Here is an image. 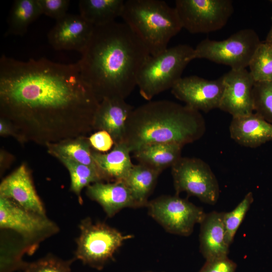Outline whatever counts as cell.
I'll list each match as a JSON object with an SVG mask.
<instances>
[{
    "label": "cell",
    "instance_id": "27",
    "mask_svg": "<svg viewBox=\"0 0 272 272\" xmlns=\"http://www.w3.org/2000/svg\"><path fill=\"white\" fill-rule=\"evenodd\" d=\"M248 66L254 82L272 81V44L261 41Z\"/></svg>",
    "mask_w": 272,
    "mask_h": 272
},
{
    "label": "cell",
    "instance_id": "31",
    "mask_svg": "<svg viewBox=\"0 0 272 272\" xmlns=\"http://www.w3.org/2000/svg\"><path fill=\"white\" fill-rule=\"evenodd\" d=\"M42 15L56 20L67 14L70 1L69 0H37Z\"/></svg>",
    "mask_w": 272,
    "mask_h": 272
},
{
    "label": "cell",
    "instance_id": "25",
    "mask_svg": "<svg viewBox=\"0 0 272 272\" xmlns=\"http://www.w3.org/2000/svg\"><path fill=\"white\" fill-rule=\"evenodd\" d=\"M57 157L67 169L71 177V190L78 196L80 203H82V190L93 183L102 182L103 180L100 173L96 169L69 158L62 156Z\"/></svg>",
    "mask_w": 272,
    "mask_h": 272
},
{
    "label": "cell",
    "instance_id": "35",
    "mask_svg": "<svg viewBox=\"0 0 272 272\" xmlns=\"http://www.w3.org/2000/svg\"><path fill=\"white\" fill-rule=\"evenodd\" d=\"M265 41L272 44V17H271V26L267 33V36Z\"/></svg>",
    "mask_w": 272,
    "mask_h": 272
},
{
    "label": "cell",
    "instance_id": "12",
    "mask_svg": "<svg viewBox=\"0 0 272 272\" xmlns=\"http://www.w3.org/2000/svg\"><path fill=\"white\" fill-rule=\"evenodd\" d=\"M223 76L209 80L197 76L180 78L172 87L171 93L185 105L208 112L219 108L224 91Z\"/></svg>",
    "mask_w": 272,
    "mask_h": 272
},
{
    "label": "cell",
    "instance_id": "36",
    "mask_svg": "<svg viewBox=\"0 0 272 272\" xmlns=\"http://www.w3.org/2000/svg\"><path fill=\"white\" fill-rule=\"evenodd\" d=\"M269 2L272 4V0H270Z\"/></svg>",
    "mask_w": 272,
    "mask_h": 272
},
{
    "label": "cell",
    "instance_id": "17",
    "mask_svg": "<svg viewBox=\"0 0 272 272\" xmlns=\"http://www.w3.org/2000/svg\"><path fill=\"white\" fill-rule=\"evenodd\" d=\"M86 193L102 207L109 218L122 209L140 208L123 181L93 183L87 187Z\"/></svg>",
    "mask_w": 272,
    "mask_h": 272
},
{
    "label": "cell",
    "instance_id": "23",
    "mask_svg": "<svg viewBox=\"0 0 272 272\" xmlns=\"http://www.w3.org/2000/svg\"><path fill=\"white\" fill-rule=\"evenodd\" d=\"M161 172L147 165H134L123 181L140 207L147 206L148 198Z\"/></svg>",
    "mask_w": 272,
    "mask_h": 272
},
{
    "label": "cell",
    "instance_id": "19",
    "mask_svg": "<svg viewBox=\"0 0 272 272\" xmlns=\"http://www.w3.org/2000/svg\"><path fill=\"white\" fill-rule=\"evenodd\" d=\"M224 214H206L200 224L199 249L206 260L228 256L230 246L226 238Z\"/></svg>",
    "mask_w": 272,
    "mask_h": 272
},
{
    "label": "cell",
    "instance_id": "37",
    "mask_svg": "<svg viewBox=\"0 0 272 272\" xmlns=\"http://www.w3.org/2000/svg\"><path fill=\"white\" fill-rule=\"evenodd\" d=\"M145 272H153V271H145Z\"/></svg>",
    "mask_w": 272,
    "mask_h": 272
},
{
    "label": "cell",
    "instance_id": "22",
    "mask_svg": "<svg viewBox=\"0 0 272 272\" xmlns=\"http://www.w3.org/2000/svg\"><path fill=\"white\" fill-rule=\"evenodd\" d=\"M124 2L123 0H81L80 15L94 26L106 25L121 16Z\"/></svg>",
    "mask_w": 272,
    "mask_h": 272
},
{
    "label": "cell",
    "instance_id": "30",
    "mask_svg": "<svg viewBox=\"0 0 272 272\" xmlns=\"http://www.w3.org/2000/svg\"><path fill=\"white\" fill-rule=\"evenodd\" d=\"M76 259L63 260L52 254L31 262H25L19 272H72L71 265Z\"/></svg>",
    "mask_w": 272,
    "mask_h": 272
},
{
    "label": "cell",
    "instance_id": "13",
    "mask_svg": "<svg viewBox=\"0 0 272 272\" xmlns=\"http://www.w3.org/2000/svg\"><path fill=\"white\" fill-rule=\"evenodd\" d=\"M223 76L224 91L219 108L232 117L253 113L254 81L246 69L231 70Z\"/></svg>",
    "mask_w": 272,
    "mask_h": 272
},
{
    "label": "cell",
    "instance_id": "24",
    "mask_svg": "<svg viewBox=\"0 0 272 272\" xmlns=\"http://www.w3.org/2000/svg\"><path fill=\"white\" fill-rule=\"evenodd\" d=\"M42 15L37 0H16L8 18L6 36H22L29 25Z\"/></svg>",
    "mask_w": 272,
    "mask_h": 272
},
{
    "label": "cell",
    "instance_id": "6",
    "mask_svg": "<svg viewBox=\"0 0 272 272\" xmlns=\"http://www.w3.org/2000/svg\"><path fill=\"white\" fill-rule=\"evenodd\" d=\"M79 227L80 234L74 258L98 270L113 258L124 241L132 238L103 223H94L89 217L81 221Z\"/></svg>",
    "mask_w": 272,
    "mask_h": 272
},
{
    "label": "cell",
    "instance_id": "11",
    "mask_svg": "<svg viewBox=\"0 0 272 272\" xmlns=\"http://www.w3.org/2000/svg\"><path fill=\"white\" fill-rule=\"evenodd\" d=\"M147 207L149 215L165 230L184 236L191 234L206 215L202 208L176 194L159 196Z\"/></svg>",
    "mask_w": 272,
    "mask_h": 272
},
{
    "label": "cell",
    "instance_id": "10",
    "mask_svg": "<svg viewBox=\"0 0 272 272\" xmlns=\"http://www.w3.org/2000/svg\"><path fill=\"white\" fill-rule=\"evenodd\" d=\"M175 4L182 28L191 34L222 29L234 12L231 0H176Z\"/></svg>",
    "mask_w": 272,
    "mask_h": 272
},
{
    "label": "cell",
    "instance_id": "1",
    "mask_svg": "<svg viewBox=\"0 0 272 272\" xmlns=\"http://www.w3.org/2000/svg\"><path fill=\"white\" fill-rule=\"evenodd\" d=\"M0 100L3 112L10 116H79L90 123L99 104L77 63L45 58L24 61L4 54L0 58Z\"/></svg>",
    "mask_w": 272,
    "mask_h": 272
},
{
    "label": "cell",
    "instance_id": "16",
    "mask_svg": "<svg viewBox=\"0 0 272 272\" xmlns=\"http://www.w3.org/2000/svg\"><path fill=\"white\" fill-rule=\"evenodd\" d=\"M134 107L125 99L107 98L99 102L95 113L93 126L108 132L114 144L123 141L127 121Z\"/></svg>",
    "mask_w": 272,
    "mask_h": 272
},
{
    "label": "cell",
    "instance_id": "26",
    "mask_svg": "<svg viewBox=\"0 0 272 272\" xmlns=\"http://www.w3.org/2000/svg\"><path fill=\"white\" fill-rule=\"evenodd\" d=\"M89 140L79 139L53 145L50 151L56 157H64L98 170L92 158Z\"/></svg>",
    "mask_w": 272,
    "mask_h": 272
},
{
    "label": "cell",
    "instance_id": "2",
    "mask_svg": "<svg viewBox=\"0 0 272 272\" xmlns=\"http://www.w3.org/2000/svg\"><path fill=\"white\" fill-rule=\"evenodd\" d=\"M77 63L81 75L101 102L125 99L137 86L142 65L150 55L140 38L124 22L94 26Z\"/></svg>",
    "mask_w": 272,
    "mask_h": 272
},
{
    "label": "cell",
    "instance_id": "4",
    "mask_svg": "<svg viewBox=\"0 0 272 272\" xmlns=\"http://www.w3.org/2000/svg\"><path fill=\"white\" fill-rule=\"evenodd\" d=\"M121 17L151 55L166 50L170 39L182 29L175 8L161 0L126 1Z\"/></svg>",
    "mask_w": 272,
    "mask_h": 272
},
{
    "label": "cell",
    "instance_id": "8",
    "mask_svg": "<svg viewBox=\"0 0 272 272\" xmlns=\"http://www.w3.org/2000/svg\"><path fill=\"white\" fill-rule=\"evenodd\" d=\"M0 228L22 237L25 252L33 253L39 243L59 231L58 226L46 215L29 212L12 200L0 196Z\"/></svg>",
    "mask_w": 272,
    "mask_h": 272
},
{
    "label": "cell",
    "instance_id": "18",
    "mask_svg": "<svg viewBox=\"0 0 272 272\" xmlns=\"http://www.w3.org/2000/svg\"><path fill=\"white\" fill-rule=\"evenodd\" d=\"M229 132L235 142L246 147L255 148L272 141V123L254 112L232 117Z\"/></svg>",
    "mask_w": 272,
    "mask_h": 272
},
{
    "label": "cell",
    "instance_id": "20",
    "mask_svg": "<svg viewBox=\"0 0 272 272\" xmlns=\"http://www.w3.org/2000/svg\"><path fill=\"white\" fill-rule=\"evenodd\" d=\"M130 152L124 142L115 144L108 153L92 152V156L103 180L124 181L133 166Z\"/></svg>",
    "mask_w": 272,
    "mask_h": 272
},
{
    "label": "cell",
    "instance_id": "15",
    "mask_svg": "<svg viewBox=\"0 0 272 272\" xmlns=\"http://www.w3.org/2000/svg\"><path fill=\"white\" fill-rule=\"evenodd\" d=\"M0 196L12 200L29 212L46 215L44 205L24 165L2 181L0 185Z\"/></svg>",
    "mask_w": 272,
    "mask_h": 272
},
{
    "label": "cell",
    "instance_id": "34",
    "mask_svg": "<svg viewBox=\"0 0 272 272\" xmlns=\"http://www.w3.org/2000/svg\"><path fill=\"white\" fill-rule=\"evenodd\" d=\"M10 128L6 122L3 119L0 122V133L1 135H7L10 133Z\"/></svg>",
    "mask_w": 272,
    "mask_h": 272
},
{
    "label": "cell",
    "instance_id": "28",
    "mask_svg": "<svg viewBox=\"0 0 272 272\" xmlns=\"http://www.w3.org/2000/svg\"><path fill=\"white\" fill-rule=\"evenodd\" d=\"M252 95L253 112L272 123V81L254 82Z\"/></svg>",
    "mask_w": 272,
    "mask_h": 272
},
{
    "label": "cell",
    "instance_id": "32",
    "mask_svg": "<svg viewBox=\"0 0 272 272\" xmlns=\"http://www.w3.org/2000/svg\"><path fill=\"white\" fill-rule=\"evenodd\" d=\"M236 267L227 256L206 260L199 272H235Z\"/></svg>",
    "mask_w": 272,
    "mask_h": 272
},
{
    "label": "cell",
    "instance_id": "29",
    "mask_svg": "<svg viewBox=\"0 0 272 272\" xmlns=\"http://www.w3.org/2000/svg\"><path fill=\"white\" fill-rule=\"evenodd\" d=\"M253 201V194L249 192L234 209L231 212L224 213V224L226 238L229 246L232 243L236 232Z\"/></svg>",
    "mask_w": 272,
    "mask_h": 272
},
{
    "label": "cell",
    "instance_id": "9",
    "mask_svg": "<svg viewBox=\"0 0 272 272\" xmlns=\"http://www.w3.org/2000/svg\"><path fill=\"white\" fill-rule=\"evenodd\" d=\"M176 194L185 192L211 205L218 201L220 189L210 166L197 158L181 157L172 167Z\"/></svg>",
    "mask_w": 272,
    "mask_h": 272
},
{
    "label": "cell",
    "instance_id": "3",
    "mask_svg": "<svg viewBox=\"0 0 272 272\" xmlns=\"http://www.w3.org/2000/svg\"><path fill=\"white\" fill-rule=\"evenodd\" d=\"M205 131V120L199 111L169 100L150 101L133 109L123 142L133 153L153 144L184 146L200 139Z\"/></svg>",
    "mask_w": 272,
    "mask_h": 272
},
{
    "label": "cell",
    "instance_id": "14",
    "mask_svg": "<svg viewBox=\"0 0 272 272\" xmlns=\"http://www.w3.org/2000/svg\"><path fill=\"white\" fill-rule=\"evenodd\" d=\"M94 26L80 14H66L56 21L49 31V43L56 50H70L81 53L87 45Z\"/></svg>",
    "mask_w": 272,
    "mask_h": 272
},
{
    "label": "cell",
    "instance_id": "21",
    "mask_svg": "<svg viewBox=\"0 0 272 272\" xmlns=\"http://www.w3.org/2000/svg\"><path fill=\"white\" fill-rule=\"evenodd\" d=\"M183 146L176 144H157L145 146L134 152L139 162L162 172L172 167L182 156Z\"/></svg>",
    "mask_w": 272,
    "mask_h": 272
},
{
    "label": "cell",
    "instance_id": "5",
    "mask_svg": "<svg viewBox=\"0 0 272 272\" xmlns=\"http://www.w3.org/2000/svg\"><path fill=\"white\" fill-rule=\"evenodd\" d=\"M194 59V48L187 44H179L156 55H150L137 76V86L141 95L150 101L158 94L171 89Z\"/></svg>",
    "mask_w": 272,
    "mask_h": 272
},
{
    "label": "cell",
    "instance_id": "33",
    "mask_svg": "<svg viewBox=\"0 0 272 272\" xmlns=\"http://www.w3.org/2000/svg\"><path fill=\"white\" fill-rule=\"evenodd\" d=\"M88 140L92 147L103 152L109 151L114 144L111 136L105 130H99L94 133Z\"/></svg>",
    "mask_w": 272,
    "mask_h": 272
},
{
    "label": "cell",
    "instance_id": "7",
    "mask_svg": "<svg viewBox=\"0 0 272 272\" xmlns=\"http://www.w3.org/2000/svg\"><path fill=\"white\" fill-rule=\"evenodd\" d=\"M260 42L252 29L240 30L221 41L206 38L194 48L195 59H206L229 66L231 70L244 69L249 66Z\"/></svg>",
    "mask_w": 272,
    "mask_h": 272
}]
</instances>
